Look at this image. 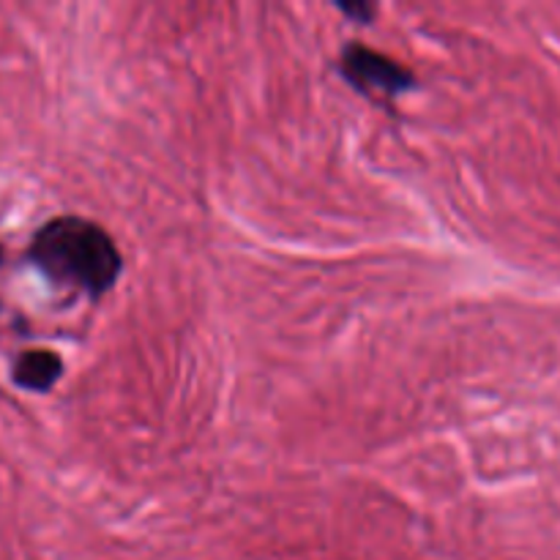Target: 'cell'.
Masks as SVG:
<instances>
[{"instance_id": "obj_2", "label": "cell", "mask_w": 560, "mask_h": 560, "mask_svg": "<svg viewBox=\"0 0 560 560\" xmlns=\"http://www.w3.org/2000/svg\"><path fill=\"white\" fill-rule=\"evenodd\" d=\"M339 69H342L345 80L355 88V91L366 93V96H383L392 98L408 91L413 85V71L405 69L386 52L366 47V44H348L339 58Z\"/></svg>"}, {"instance_id": "obj_3", "label": "cell", "mask_w": 560, "mask_h": 560, "mask_svg": "<svg viewBox=\"0 0 560 560\" xmlns=\"http://www.w3.org/2000/svg\"><path fill=\"white\" fill-rule=\"evenodd\" d=\"M60 375H63V359L44 348L25 350L14 364V383L27 392H49Z\"/></svg>"}, {"instance_id": "obj_4", "label": "cell", "mask_w": 560, "mask_h": 560, "mask_svg": "<svg viewBox=\"0 0 560 560\" xmlns=\"http://www.w3.org/2000/svg\"><path fill=\"white\" fill-rule=\"evenodd\" d=\"M342 11L345 14H350V16H361V22H366V20H372V14H375V9H372V5H342Z\"/></svg>"}, {"instance_id": "obj_1", "label": "cell", "mask_w": 560, "mask_h": 560, "mask_svg": "<svg viewBox=\"0 0 560 560\" xmlns=\"http://www.w3.org/2000/svg\"><path fill=\"white\" fill-rule=\"evenodd\" d=\"M31 260L49 282L96 295L120 277L124 257L104 228L82 217H55L31 244Z\"/></svg>"}]
</instances>
